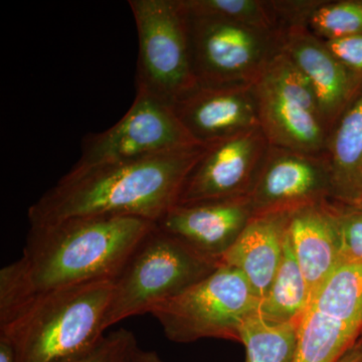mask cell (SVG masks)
<instances>
[{"label":"cell","instance_id":"1","mask_svg":"<svg viewBox=\"0 0 362 362\" xmlns=\"http://www.w3.org/2000/svg\"><path fill=\"white\" fill-rule=\"evenodd\" d=\"M156 223L94 216L30 226L20 259L0 270V318L47 293L113 280Z\"/></svg>","mask_w":362,"mask_h":362},{"label":"cell","instance_id":"2","mask_svg":"<svg viewBox=\"0 0 362 362\" xmlns=\"http://www.w3.org/2000/svg\"><path fill=\"white\" fill-rule=\"evenodd\" d=\"M207 145L143 158L71 168L28 209L30 226L77 216H118L156 223L177 204Z\"/></svg>","mask_w":362,"mask_h":362},{"label":"cell","instance_id":"3","mask_svg":"<svg viewBox=\"0 0 362 362\" xmlns=\"http://www.w3.org/2000/svg\"><path fill=\"white\" fill-rule=\"evenodd\" d=\"M113 280L57 290L28 300L0 318V337L18 362H77L105 337Z\"/></svg>","mask_w":362,"mask_h":362},{"label":"cell","instance_id":"4","mask_svg":"<svg viewBox=\"0 0 362 362\" xmlns=\"http://www.w3.org/2000/svg\"><path fill=\"white\" fill-rule=\"evenodd\" d=\"M221 266L220 259L195 251L156 225L113 279L105 329L130 317L150 313Z\"/></svg>","mask_w":362,"mask_h":362},{"label":"cell","instance_id":"5","mask_svg":"<svg viewBox=\"0 0 362 362\" xmlns=\"http://www.w3.org/2000/svg\"><path fill=\"white\" fill-rule=\"evenodd\" d=\"M259 304L246 278L235 269L221 265L149 314L173 342L223 339L240 343L243 325L258 312Z\"/></svg>","mask_w":362,"mask_h":362},{"label":"cell","instance_id":"6","mask_svg":"<svg viewBox=\"0 0 362 362\" xmlns=\"http://www.w3.org/2000/svg\"><path fill=\"white\" fill-rule=\"evenodd\" d=\"M139 40L136 88L175 106L199 85L180 0H130Z\"/></svg>","mask_w":362,"mask_h":362},{"label":"cell","instance_id":"7","mask_svg":"<svg viewBox=\"0 0 362 362\" xmlns=\"http://www.w3.org/2000/svg\"><path fill=\"white\" fill-rule=\"evenodd\" d=\"M259 127L269 144L324 156L328 131L315 93L284 52L277 54L252 84Z\"/></svg>","mask_w":362,"mask_h":362},{"label":"cell","instance_id":"8","mask_svg":"<svg viewBox=\"0 0 362 362\" xmlns=\"http://www.w3.org/2000/svg\"><path fill=\"white\" fill-rule=\"evenodd\" d=\"M187 20L192 63L201 85L254 84L282 52L281 28L188 14Z\"/></svg>","mask_w":362,"mask_h":362},{"label":"cell","instance_id":"9","mask_svg":"<svg viewBox=\"0 0 362 362\" xmlns=\"http://www.w3.org/2000/svg\"><path fill=\"white\" fill-rule=\"evenodd\" d=\"M199 144L180 122L175 109L143 92L113 127L88 134L75 168L132 160Z\"/></svg>","mask_w":362,"mask_h":362},{"label":"cell","instance_id":"10","mask_svg":"<svg viewBox=\"0 0 362 362\" xmlns=\"http://www.w3.org/2000/svg\"><path fill=\"white\" fill-rule=\"evenodd\" d=\"M249 197L252 218L292 214L331 201L328 162L324 156L270 145Z\"/></svg>","mask_w":362,"mask_h":362},{"label":"cell","instance_id":"11","mask_svg":"<svg viewBox=\"0 0 362 362\" xmlns=\"http://www.w3.org/2000/svg\"><path fill=\"white\" fill-rule=\"evenodd\" d=\"M269 146L261 128L207 145L204 156L188 175L176 204L249 195Z\"/></svg>","mask_w":362,"mask_h":362},{"label":"cell","instance_id":"12","mask_svg":"<svg viewBox=\"0 0 362 362\" xmlns=\"http://www.w3.org/2000/svg\"><path fill=\"white\" fill-rule=\"evenodd\" d=\"M281 39L282 52L310 83L330 132L361 89L362 78L343 65L326 42L302 23H282Z\"/></svg>","mask_w":362,"mask_h":362},{"label":"cell","instance_id":"13","mask_svg":"<svg viewBox=\"0 0 362 362\" xmlns=\"http://www.w3.org/2000/svg\"><path fill=\"white\" fill-rule=\"evenodd\" d=\"M173 109L190 136L202 145L261 128L252 84H199Z\"/></svg>","mask_w":362,"mask_h":362},{"label":"cell","instance_id":"14","mask_svg":"<svg viewBox=\"0 0 362 362\" xmlns=\"http://www.w3.org/2000/svg\"><path fill=\"white\" fill-rule=\"evenodd\" d=\"M252 218L249 195L175 204L157 221L159 230L195 251L220 259Z\"/></svg>","mask_w":362,"mask_h":362},{"label":"cell","instance_id":"15","mask_svg":"<svg viewBox=\"0 0 362 362\" xmlns=\"http://www.w3.org/2000/svg\"><path fill=\"white\" fill-rule=\"evenodd\" d=\"M287 238L312 300L340 266L339 230L333 202H324L293 214Z\"/></svg>","mask_w":362,"mask_h":362},{"label":"cell","instance_id":"16","mask_svg":"<svg viewBox=\"0 0 362 362\" xmlns=\"http://www.w3.org/2000/svg\"><path fill=\"white\" fill-rule=\"evenodd\" d=\"M292 214L254 216L221 257V265L239 271L259 300L268 292L280 265Z\"/></svg>","mask_w":362,"mask_h":362},{"label":"cell","instance_id":"17","mask_svg":"<svg viewBox=\"0 0 362 362\" xmlns=\"http://www.w3.org/2000/svg\"><path fill=\"white\" fill-rule=\"evenodd\" d=\"M331 202L354 206L362 202V86L331 128L326 142Z\"/></svg>","mask_w":362,"mask_h":362},{"label":"cell","instance_id":"18","mask_svg":"<svg viewBox=\"0 0 362 362\" xmlns=\"http://www.w3.org/2000/svg\"><path fill=\"white\" fill-rule=\"evenodd\" d=\"M275 4L282 23H302L325 42L362 35V0H280Z\"/></svg>","mask_w":362,"mask_h":362},{"label":"cell","instance_id":"19","mask_svg":"<svg viewBox=\"0 0 362 362\" xmlns=\"http://www.w3.org/2000/svg\"><path fill=\"white\" fill-rule=\"evenodd\" d=\"M361 334V328L309 306L298 328L293 362H337Z\"/></svg>","mask_w":362,"mask_h":362},{"label":"cell","instance_id":"20","mask_svg":"<svg viewBox=\"0 0 362 362\" xmlns=\"http://www.w3.org/2000/svg\"><path fill=\"white\" fill-rule=\"evenodd\" d=\"M310 301L308 286L286 233L280 265L268 292L259 300L257 313L271 323L297 322Z\"/></svg>","mask_w":362,"mask_h":362},{"label":"cell","instance_id":"21","mask_svg":"<svg viewBox=\"0 0 362 362\" xmlns=\"http://www.w3.org/2000/svg\"><path fill=\"white\" fill-rule=\"evenodd\" d=\"M309 306L362 331V264L338 267L312 298Z\"/></svg>","mask_w":362,"mask_h":362},{"label":"cell","instance_id":"22","mask_svg":"<svg viewBox=\"0 0 362 362\" xmlns=\"http://www.w3.org/2000/svg\"><path fill=\"white\" fill-rule=\"evenodd\" d=\"M300 321L277 324L266 321L257 312L250 316L240 330L246 362L294 361Z\"/></svg>","mask_w":362,"mask_h":362},{"label":"cell","instance_id":"23","mask_svg":"<svg viewBox=\"0 0 362 362\" xmlns=\"http://www.w3.org/2000/svg\"><path fill=\"white\" fill-rule=\"evenodd\" d=\"M188 16L218 18L266 30H280L275 1L262 0H180Z\"/></svg>","mask_w":362,"mask_h":362},{"label":"cell","instance_id":"24","mask_svg":"<svg viewBox=\"0 0 362 362\" xmlns=\"http://www.w3.org/2000/svg\"><path fill=\"white\" fill-rule=\"evenodd\" d=\"M332 202L339 230L340 265L362 264V207Z\"/></svg>","mask_w":362,"mask_h":362},{"label":"cell","instance_id":"25","mask_svg":"<svg viewBox=\"0 0 362 362\" xmlns=\"http://www.w3.org/2000/svg\"><path fill=\"white\" fill-rule=\"evenodd\" d=\"M137 347L134 333L120 328L105 335L87 356L77 362H125Z\"/></svg>","mask_w":362,"mask_h":362},{"label":"cell","instance_id":"26","mask_svg":"<svg viewBox=\"0 0 362 362\" xmlns=\"http://www.w3.org/2000/svg\"><path fill=\"white\" fill-rule=\"evenodd\" d=\"M325 42L343 65L362 78V35Z\"/></svg>","mask_w":362,"mask_h":362},{"label":"cell","instance_id":"27","mask_svg":"<svg viewBox=\"0 0 362 362\" xmlns=\"http://www.w3.org/2000/svg\"><path fill=\"white\" fill-rule=\"evenodd\" d=\"M125 362H165L154 350L142 349L137 347L126 359Z\"/></svg>","mask_w":362,"mask_h":362},{"label":"cell","instance_id":"28","mask_svg":"<svg viewBox=\"0 0 362 362\" xmlns=\"http://www.w3.org/2000/svg\"><path fill=\"white\" fill-rule=\"evenodd\" d=\"M0 362H18L13 345L4 337H0Z\"/></svg>","mask_w":362,"mask_h":362},{"label":"cell","instance_id":"29","mask_svg":"<svg viewBox=\"0 0 362 362\" xmlns=\"http://www.w3.org/2000/svg\"><path fill=\"white\" fill-rule=\"evenodd\" d=\"M337 362H362V342L357 341Z\"/></svg>","mask_w":362,"mask_h":362},{"label":"cell","instance_id":"30","mask_svg":"<svg viewBox=\"0 0 362 362\" xmlns=\"http://www.w3.org/2000/svg\"><path fill=\"white\" fill-rule=\"evenodd\" d=\"M358 341L362 342V331H361V337H359V340H358Z\"/></svg>","mask_w":362,"mask_h":362},{"label":"cell","instance_id":"31","mask_svg":"<svg viewBox=\"0 0 362 362\" xmlns=\"http://www.w3.org/2000/svg\"><path fill=\"white\" fill-rule=\"evenodd\" d=\"M354 206L362 207V202H361V204H357V206Z\"/></svg>","mask_w":362,"mask_h":362}]
</instances>
